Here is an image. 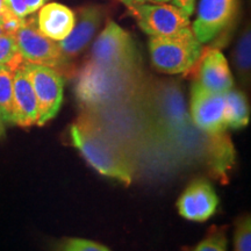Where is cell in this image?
I'll return each instance as SVG.
<instances>
[{"mask_svg": "<svg viewBox=\"0 0 251 251\" xmlns=\"http://www.w3.org/2000/svg\"><path fill=\"white\" fill-rule=\"evenodd\" d=\"M37 120L39 106L35 92L21 64L14 70L13 77V125L27 128L37 125Z\"/></svg>", "mask_w": 251, "mask_h": 251, "instance_id": "13", "label": "cell"}, {"mask_svg": "<svg viewBox=\"0 0 251 251\" xmlns=\"http://www.w3.org/2000/svg\"><path fill=\"white\" fill-rule=\"evenodd\" d=\"M192 251H227V237L225 231L221 229L213 230Z\"/></svg>", "mask_w": 251, "mask_h": 251, "instance_id": "22", "label": "cell"}, {"mask_svg": "<svg viewBox=\"0 0 251 251\" xmlns=\"http://www.w3.org/2000/svg\"><path fill=\"white\" fill-rule=\"evenodd\" d=\"M238 0H200L192 31L200 43L214 40L230 27L237 13Z\"/></svg>", "mask_w": 251, "mask_h": 251, "instance_id": "9", "label": "cell"}, {"mask_svg": "<svg viewBox=\"0 0 251 251\" xmlns=\"http://www.w3.org/2000/svg\"><path fill=\"white\" fill-rule=\"evenodd\" d=\"M2 5L19 18H26L29 13L24 0H2Z\"/></svg>", "mask_w": 251, "mask_h": 251, "instance_id": "24", "label": "cell"}, {"mask_svg": "<svg viewBox=\"0 0 251 251\" xmlns=\"http://www.w3.org/2000/svg\"><path fill=\"white\" fill-rule=\"evenodd\" d=\"M36 20L42 35L52 41H62L74 29L76 15L67 6L50 2L40 8Z\"/></svg>", "mask_w": 251, "mask_h": 251, "instance_id": "14", "label": "cell"}, {"mask_svg": "<svg viewBox=\"0 0 251 251\" xmlns=\"http://www.w3.org/2000/svg\"><path fill=\"white\" fill-rule=\"evenodd\" d=\"M148 1H153V2H165V1H169V0H148Z\"/></svg>", "mask_w": 251, "mask_h": 251, "instance_id": "29", "label": "cell"}, {"mask_svg": "<svg viewBox=\"0 0 251 251\" xmlns=\"http://www.w3.org/2000/svg\"><path fill=\"white\" fill-rule=\"evenodd\" d=\"M14 37L19 52L25 62L54 68L61 72L63 77L75 74L72 64L63 58L57 43L40 33L36 18L26 19L20 29L14 34Z\"/></svg>", "mask_w": 251, "mask_h": 251, "instance_id": "5", "label": "cell"}, {"mask_svg": "<svg viewBox=\"0 0 251 251\" xmlns=\"http://www.w3.org/2000/svg\"><path fill=\"white\" fill-rule=\"evenodd\" d=\"M2 9V0H0V12H1Z\"/></svg>", "mask_w": 251, "mask_h": 251, "instance_id": "31", "label": "cell"}, {"mask_svg": "<svg viewBox=\"0 0 251 251\" xmlns=\"http://www.w3.org/2000/svg\"><path fill=\"white\" fill-rule=\"evenodd\" d=\"M234 251H251V219L249 215L238 220L234 235Z\"/></svg>", "mask_w": 251, "mask_h": 251, "instance_id": "21", "label": "cell"}, {"mask_svg": "<svg viewBox=\"0 0 251 251\" xmlns=\"http://www.w3.org/2000/svg\"><path fill=\"white\" fill-rule=\"evenodd\" d=\"M191 115L194 125L206 134L225 133V94L211 92L194 81L191 87Z\"/></svg>", "mask_w": 251, "mask_h": 251, "instance_id": "8", "label": "cell"}, {"mask_svg": "<svg viewBox=\"0 0 251 251\" xmlns=\"http://www.w3.org/2000/svg\"><path fill=\"white\" fill-rule=\"evenodd\" d=\"M72 144L85 161L100 175L130 185L133 180V166L125 152L108 139L89 117L78 118L71 126Z\"/></svg>", "mask_w": 251, "mask_h": 251, "instance_id": "1", "label": "cell"}, {"mask_svg": "<svg viewBox=\"0 0 251 251\" xmlns=\"http://www.w3.org/2000/svg\"><path fill=\"white\" fill-rule=\"evenodd\" d=\"M194 2H196V0H174L175 6H177V7L183 9L188 17L193 13Z\"/></svg>", "mask_w": 251, "mask_h": 251, "instance_id": "25", "label": "cell"}, {"mask_svg": "<svg viewBox=\"0 0 251 251\" xmlns=\"http://www.w3.org/2000/svg\"><path fill=\"white\" fill-rule=\"evenodd\" d=\"M5 127H6V126L2 124L1 120H0V137L5 136Z\"/></svg>", "mask_w": 251, "mask_h": 251, "instance_id": "28", "label": "cell"}, {"mask_svg": "<svg viewBox=\"0 0 251 251\" xmlns=\"http://www.w3.org/2000/svg\"><path fill=\"white\" fill-rule=\"evenodd\" d=\"M13 69L0 65V120L5 126L13 125Z\"/></svg>", "mask_w": 251, "mask_h": 251, "instance_id": "17", "label": "cell"}, {"mask_svg": "<svg viewBox=\"0 0 251 251\" xmlns=\"http://www.w3.org/2000/svg\"><path fill=\"white\" fill-rule=\"evenodd\" d=\"M105 17V9L101 6H85L78 9L77 23L74 29L64 40L58 41V48L65 62L70 63L75 57L86 48L90 41L98 30L102 19Z\"/></svg>", "mask_w": 251, "mask_h": 251, "instance_id": "11", "label": "cell"}, {"mask_svg": "<svg viewBox=\"0 0 251 251\" xmlns=\"http://www.w3.org/2000/svg\"><path fill=\"white\" fill-rule=\"evenodd\" d=\"M119 1H121L126 6H129L134 4H144V1H148V0H119Z\"/></svg>", "mask_w": 251, "mask_h": 251, "instance_id": "27", "label": "cell"}, {"mask_svg": "<svg viewBox=\"0 0 251 251\" xmlns=\"http://www.w3.org/2000/svg\"><path fill=\"white\" fill-rule=\"evenodd\" d=\"M139 84V69L105 68L89 59L77 74L76 96L80 105L98 107L129 96Z\"/></svg>", "mask_w": 251, "mask_h": 251, "instance_id": "2", "label": "cell"}, {"mask_svg": "<svg viewBox=\"0 0 251 251\" xmlns=\"http://www.w3.org/2000/svg\"><path fill=\"white\" fill-rule=\"evenodd\" d=\"M23 62L24 58L19 52L14 35L4 34L0 36V65H7L15 70Z\"/></svg>", "mask_w": 251, "mask_h": 251, "instance_id": "19", "label": "cell"}, {"mask_svg": "<svg viewBox=\"0 0 251 251\" xmlns=\"http://www.w3.org/2000/svg\"><path fill=\"white\" fill-rule=\"evenodd\" d=\"M219 197L206 179H196L184 191L177 202L179 214L190 221L203 222L215 214Z\"/></svg>", "mask_w": 251, "mask_h": 251, "instance_id": "12", "label": "cell"}, {"mask_svg": "<svg viewBox=\"0 0 251 251\" xmlns=\"http://www.w3.org/2000/svg\"><path fill=\"white\" fill-rule=\"evenodd\" d=\"M158 105L169 121H185V106L179 87L174 84L163 85L157 92Z\"/></svg>", "mask_w": 251, "mask_h": 251, "instance_id": "16", "label": "cell"}, {"mask_svg": "<svg viewBox=\"0 0 251 251\" xmlns=\"http://www.w3.org/2000/svg\"><path fill=\"white\" fill-rule=\"evenodd\" d=\"M127 7L150 36L172 37L192 31L188 15L177 6L134 4Z\"/></svg>", "mask_w": 251, "mask_h": 251, "instance_id": "6", "label": "cell"}, {"mask_svg": "<svg viewBox=\"0 0 251 251\" xmlns=\"http://www.w3.org/2000/svg\"><path fill=\"white\" fill-rule=\"evenodd\" d=\"M24 1L25 4H26L29 13H34V12H36L37 9H40L43 5H45L47 0H24Z\"/></svg>", "mask_w": 251, "mask_h": 251, "instance_id": "26", "label": "cell"}, {"mask_svg": "<svg viewBox=\"0 0 251 251\" xmlns=\"http://www.w3.org/2000/svg\"><path fill=\"white\" fill-rule=\"evenodd\" d=\"M201 43L193 31L172 37H155L149 41L152 65L164 74H187L202 54Z\"/></svg>", "mask_w": 251, "mask_h": 251, "instance_id": "3", "label": "cell"}, {"mask_svg": "<svg viewBox=\"0 0 251 251\" xmlns=\"http://www.w3.org/2000/svg\"><path fill=\"white\" fill-rule=\"evenodd\" d=\"M4 34H5V31L2 30V28H1V27H0V36H1V35H4Z\"/></svg>", "mask_w": 251, "mask_h": 251, "instance_id": "30", "label": "cell"}, {"mask_svg": "<svg viewBox=\"0 0 251 251\" xmlns=\"http://www.w3.org/2000/svg\"><path fill=\"white\" fill-rule=\"evenodd\" d=\"M234 61L241 79L243 81L249 80L251 68V36L249 27L244 29L238 40L235 49Z\"/></svg>", "mask_w": 251, "mask_h": 251, "instance_id": "18", "label": "cell"}, {"mask_svg": "<svg viewBox=\"0 0 251 251\" xmlns=\"http://www.w3.org/2000/svg\"><path fill=\"white\" fill-rule=\"evenodd\" d=\"M90 61L112 69L137 70L140 68V56L133 37L114 21H108L96 40Z\"/></svg>", "mask_w": 251, "mask_h": 251, "instance_id": "4", "label": "cell"}, {"mask_svg": "<svg viewBox=\"0 0 251 251\" xmlns=\"http://www.w3.org/2000/svg\"><path fill=\"white\" fill-rule=\"evenodd\" d=\"M188 72H192L196 81L211 92L225 94L234 86L227 59L216 48L203 49L196 65Z\"/></svg>", "mask_w": 251, "mask_h": 251, "instance_id": "10", "label": "cell"}, {"mask_svg": "<svg viewBox=\"0 0 251 251\" xmlns=\"http://www.w3.org/2000/svg\"><path fill=\"white\" fill-rule=\"evenodd\" d=\"M54 251H111L107 247L91 240L78 237L63 238L55 246Z\"/></svg>", "mask_w": 251, "mask_h": 251, "instance_id": "20", "label": "cell"}, {"mask_svg": "<svg viewBox=\"0 0 251 251\" xmlns=\"http://www.w3.org/2000/svg\"><path fill=\"white\" fill-rule=\"evenodd\" d=\"M25 18H19L13 12L9 11L2 5V9L0 12V27L5 31V34H11L14 35L20 27L25 24Z\"/></svg>", "mask_w": 251, "mask_h": 251, "instance_id": "23", "label": "cell"}, {"mask_svg": "<svg viewBox=\"0 0 251 251\" xmlns=\"http://www.w3.org/2000/svg\"><path fill=\"white\" fill-rule=\"evenodd\" d=\"M23 67L27 72L37 99V106H39L37 125L43 126L54 119L61 108L64 78L56 69L46 65L33 64L24 61Z\"/></svg>", "mask_w": 251, "mask_h": 251, "instance_id": "7", "label": "cell"}, {"mask_svg": "<svg viewBox=\"0 0 251 251\" xmlns=\"http://www.w3.org/2000/svg\"><path fill=\"white\" fill-rule=\"evenodd\" d=\"M225 119L231 129H242L249 125V103L242 91L231 89L225 93Z\"/></svg>", "mask_w": 251, "mask_h": 251, "instance_id": "15", "label": "cell"}]
</instances>
